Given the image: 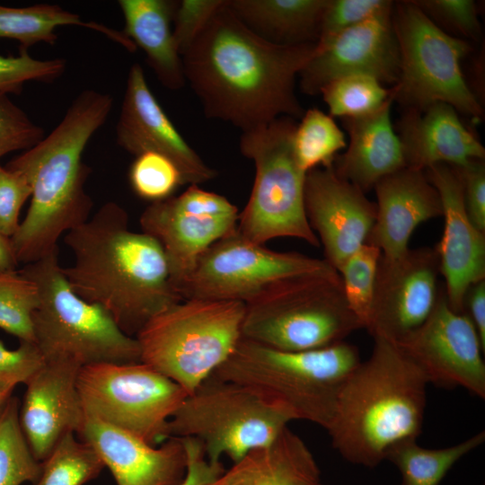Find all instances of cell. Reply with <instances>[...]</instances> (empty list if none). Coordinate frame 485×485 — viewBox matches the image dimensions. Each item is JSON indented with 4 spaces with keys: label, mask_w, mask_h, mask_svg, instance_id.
Listing matches in <instances>:
<instances>
[{
    "label": "cell",
    "mask_w": 485,
    "mask_h": 485,
    "mask_svg": "<svg viewBox=\"0 0 485 485\" xmlns=\"http://www.w3.org/2000/svg\"><path fill=\"white\" fill-rule=\"evenodd\" d=\"M330 268L324 259L274 251L242 238L236 231L207 249L177 290L182 300L244 304L278 280Z\"/></svg>",
    "instance_id": "13"
},
{
    "label": "cell",
    "mask_w": 485,
    "mask_h": 485,
    "mask_svg": "<svg viewBox=\"0 0 485 485\" xmlns=\"http://www.w3.org/2000/svg\"><path fill=\"white\" fill-rule=\"evenodd\" d=\"M18 265L11 239L0 234V272L16 270Z\"/></svg>",
    "instance_id": "49"
},
{
    "label": "cell",
    "mask_w": 485,
    "mask_h": 485,
    "mask_svg": "<svg viewBox=\"0 0 485 485\" xmlns=\"http://www.w3.org/2000/svg\"><path fill=\"white\" fill-rule=\"evenodd\" d=\"M322 100L333 117L354 118L380 108L390 97L389 88L373 76L362 74L336 78L321 90Z\"/></svg>",
    "instance_id": "34"
},
{
    "label": "cell",
    "mask_w": 485,
    "mask_h": 485,
    "mask_svg": "<svg viewBox=\"0 0 485 485\" xmlns=\"http://www.w3.org/2000/svg\"><path fill=\"white\" fill-rule=\"evenodd\" d=\"M225 0H181L172 20V33L181 56Z\"/></svg>",
    "instance_id": "42"
},
{
    "label": "cell",
    "mask_w": 485,
    "mask_h": 485,
    "mask_svg": "<svg viewBox=\"0 0 485 485\" xmlns=\"http://www.w3.org/2000/svg\"><path fill=\"white\" fill-rule=\"evenodd\" d=\"M112 107L110 94L82 91L47 137L6 163L24 176L31 189L27 214L11 238L19 264L58 251L60 237L91 216L93 200L85 190L91 169L83 154Z\"/></svg>",
    "instance_id": "3"
},
{
    "label": "cell",
    "mask_w": 485,
    "mask_h": 485,
    "mask_svg": "<svg viewBox=\"0 0 485 485\" xmlns=\"http://www.w3.org/2000/svg\"><path fill=\"white\" fill-rule=\"evenodd\" d=\"M439 274L435 248H409L395 259L381 256L366 327L370 335L398 342L422 325L438 300Z\"/></svg>",
    "instance_id": "15"
},
{
    "label": "cell",
    "mask_w": 485,
    "mask_h": 485,
    "mask_svg": "<svg viewBox=\"0 0 485 485\" xmlns=\"http://www.w3.org/2000/svg\"><path fill=\"white\" fill-rule=\"evenodd\" d=\"M68 432L41 463V473L34 485H84L95 479L105 467L100 455L87 442Z\"/></svg>",
    "instance_id": "32"
},
{
    "label": "cell",
    "mask_w": 485,
    "mask_h": 485,
    "mask_svg": "<svg viewBox=\"0 0 485 485\" xmlns=\"http://www.w3.org/2000/svg\"><path fill=\"white\" fill-rule=\"evenodd\" d=\"M118 4L124 17L122 32L145 52L159 82L169 90L183 88L182 60L172 33L178 1L119 0Z\"/></svg>",
    "instance_id": "27"
},
{
    "label": "cell",
    "mask_w": 485,
    "mask_h": 485,
    "mask_svg": "<svg viewBox=\"0 0 485 485\" xmlns=\"http://www.w3.org/2000/svg\"><path fill=\"white\" fill-rule=\"evenodd\" d=\"M244 304L182 300L151 318L136 335L140 361L188 394L224 364L242 339Z\"/></svg>",
    "instance_id": "9"
},
{
    "label": "cell",
    "mask_w": 485,
    "mask_h": 485,
    "mask_svg": "<svg viewBox=\"0 0 485 485\" xmlns=\"http://www.w3.org/2000/svg\"><path fill=\"white\" fill-rule=\"evenodd\" d=\"M424 172L442 203L444 231L435 249L445 282V295L454 312L463 313L467 290L485 279V233L477 229L467 216L457 168L440 163Z\"/></svg>",
    "instance_id": "19"
},
{
    "label": "cell",
    "mask_w": 485,
    "mask_h": 485,
    "mask_svg": "<svg viewBox=\"0 0 485 485\" xmlns=\"http://www.w3.org/2000/svg\"><path fill=\"white\" fill-rule=\"evenodd\" d=\"M381 256L379 248L366 242L338 270L347 304L365 329L370 317Z\"/></svg>",
    "instance_id": "36"
},
{
    "label": "cell",
    "mask_w": 485,
    "mask_h": 485,
    "mask_svg": "<svg viewBox=\"0 0 485 485\" xmlns=\"http://www.w3.org/2000/svg\"><path fill=\"white\" fill-rule=\"evenodd\" d=\"M394 343L416 363L428 384L462 387L485 398V348L470 318L449 306L444 291L425 322Z\"/></svg>",
    "instance_id": "14"
},
{
    "label": "cell",
    "mask_w": 485,
    "mask_h": 485,
    "mask_svg": "<svg viewBox=\"0 0 485 485\" xmlns=\"http://www.w3.org/2000/svg\"><path fill=\"white\" fill-rule=\"evenodd\" d=\"M374 189L376 217L366 242L385 259L405 253L414 230L443 215L439 194L424 171L404 167L379 180Z\"/></svg>",
    "instance_id": "22"
},
{
    "label": "cell",
    "mask_w": 485,
    "mask_h": 485,
    "mask_svg": "<svg viewBox=\"0 0 485 485\" xmlns=\"http://www.w3.org/2000/svg\"><path fill=\"white\" fill-rule=\"evenodd\" d=\"M61 26H81L105 34L123 46L130 47L122 31L102 24L87 22L76 13L57 4H38L26 7H8L0 4V38L16 40L22 49L38 43L53 45L57 40V30Z\"/></svg>",
    "instance_id": "29"
},
{
    "label": "cell",
    "mask_w": 485,
    "mask_h": 485,
    "mask_svg": "<svg viewBox=\"0 0 485 485\" xmlns=\"http://www.w3.org/2000/svg\"><path fill=\"white\" fill-rule=\"evenodd\" d=\"M484 441V430L458 444L438 449L424 448L418 445L417 439H409L392 446L385 460L399 470L400 485H439L458 461Z\"/></svg>",
    "instance_id": "30"
},
{
    "label": "cell",
    "mask_w": 485,
    "mask_h": 485,
    "mask_svg": "<svg viewBox=\"0 0 485 485\" xmlns=\"http://www.w3.org/2000/svg\"><path fill=\"white\" fill-rule=\"evenodd\" d=\"M316 44L280 46L249 30L228 0L181 55L186 80L208 119L242 132L279 117L301 119L295 80L316 52Z\"/></svg>",
    "instance_id": "1"
},
{
    "label": "cell",
    "mask_w": 485,
    "mask_h": 485,
    "mask_svg": "<svg viewBox=\"0 0 485 485\" xmlns=\"http://www.w3.org/2000/svg\"><path fill=\"white\" fill-rule=\"evenodd\" d=\"M139 223L142 232L162 246L172 283L178 292V287L192 272L207 249L236 232L238 218L188 213L178 208L171 197L147 206Z\"/></svg>",
    "instance_id": "24"
},
{
    "label": "cell",
    "mask_w": 485,
    "mask_h": 485,
    "mask_svg": "<svg viewBox=\"0 0 485 485\" xmlns=\"http://www.w3.org/2000/svg\"><path fill=\"white\" fill-rule=\"evenodd\" d=\"M40 291L33 314L34 343L45 361H66L80 367L100 363L140 362L139 345L100 306L71 288L58 251L19 270Z\"/></svg>",
    "instance_id": "7"
},
{
    "label": "cell",
    "mask_w": 485,
    "mask_h": 485,
    "mask_svg": "<svg viewBox=\"0 0 485 485\" xmlns=\"http://www.w3.org/2000/svg\"><path fill=\"white\" fill-rule=\"evenodd\" d=\"M128 181L134 193L150 204L170 198L185 184L176 164L154 152L135 156L128 171Z\"/></svg>",
    "instance_id": "37"
},
{
    "label": "cell",
    "mask_w": 485,
    "mask_h": 485,
    "mask_svg": "<svg viewBox=\"0 0 485 485\" xmlns=\"http://www.w3.org/2000/svg\"><path fill=\"white\" fill-rule=\"evenodd\" d=\"M207 485H323L304 440L288 427L269 445L249 452Z\"/></svg>",
    "instance_id": "26"
},
{
    "label": "cell",
    "mask_w": 485,
    "mask_h": 485,
    "mask_svg": "<svg viewBox=\"0 0 485 485\" xmlns=\"http://www.w3.org/2000/svg\"><path fill=\"white\" fill-rule=\"evenodd\" d=\"M361 361L358 348L345 341L285 351L242 338L213 375L259 389L289 407L297 419L326 428L344 383Z\"/></svg>",
    "instance_id": "6"
},
{
    "label": "cell",
    "mask_w": 485,
    "mask_h": 485,
    "mask_svg": "<svg viewBox=\"0 0 485 485\" xmlns=\"http://www.w3.org/2000/svg\"><path fill=\"white\" fill-rule=\"evenodd\" d=\"M77 390L87 416L151 445L163 443L167 423L188 393L143 363H100L80 368Z\"/></svg>",
    "instance_id": "12"
},
{
    "label": "cell",
    "mask_w": 485,
    "mask_h": 485,
    "mask_svg": "<svg viewBox=\"0 0 485 485\" xmlns=\"http://www.w3.org/2000/svg\"><path fill=\"white\" fill-rule=\"evenodd\" d=\"M387 0H329L324 12L317 46H322L344 31L390 7Z\"/></svg>",
    "instance_id": "41"
},
{
    "label": "cell",
    "mask_w": 485,
    "mask_h": 485,
    "mask_svg": "<svg viewBox=\"0 0 485 485\" xmlns=\"http://www.w3.org/2000/svg\"><path fill=\"white\" fill-rule=\"evenodd\" d=\"M462 179L463 197L467 216L473 225L485 233V163L474 161L466 167H456Z\"/></svg>",
    "instance_id": "46"
},
{
    "label": "cell",
    "mask_w": 485,
    "mask_h": 485,
    "mask_svg": "<svg viewBox=\"0 0 485 485\" xmlns=\"http://www.w3.org/2000/svg\"><path fill=\"white\" fill-rule=\"evenodd\" d=\"M463 313L470 318L485 348V279L473 284L467 290Z\"/></svg>",
    "instance_id": "48"
},
{
    "label": "cell",
    "mask_w": 485,
    "mask_h": 485,
    "mask_svg": "<svg viewBox=\"0 0 485 485\" xmlns=\"http://www.w3.org/2000/svg\"><path fill=\"white\" fill-rule=\"evenodd\" d=\"M370 357L344 383L325 428L348 462L375 468L395 445L422 431L428 382L394 342L372 336Z\"/></svg>",
    "instance_id": "4"
},
{
    "label": "cell",
    "mask_w": 485,
    "mask_h": 485,
    "mask_svg": "<svg viewBox=\"0 0 485 485\" xmlns=\"http://www.w3.org/2000/svg\"><path fill=\"white\" fill-rule=\"evenodd\" d=\"M394 4V2H393ZM393 4L322 46L299 74L301 91L319 94L331 81L367 75L393 86L400 75V50L392 23Z\"/></svg>",
    "instance_id": "16"
},
{
    "label": "cell",
    "mask_w": 485,
    "mask_h": 485,
    "mask_svg": "<svg viewBox=\"0 0 485 485\" xmlns=\"http://www.w3.org/2000/svg\"><path fill=\"white\" fill-rule=\"evenodd\" d=\"M406 167L425 171L436 164L466 167L485 159L479 138L451 105L436 102L424 110H404L397 123Z\"/></svg>",
    "instance_id": "23"
},
{
    "label": "cell",
    "mask_w": 485,
    "mask_h": 485,
    "mask_svg": "<svg viewBox=\"0 0 485 485\" xmlns=\"http://www.w3.org/2000/svg\"><path fill=\"white\" fill-rule=\"evenodd\" d=\"M363 326L349 309L333 268L278 280L244 303L242 338L302 351L344 341Z\"/></svg>",
    "instance_id": "5"
},
{
    "label": "cell",
    "mask_w": 485,
    "mask_h": 485,
    "mask_svg": "<svg viewBox=\"0 0 485 485\" xmlns=\"http://www.w3.org/2000/svg\"><path fill=\"white\" fill-rule=\"evenodd\" d=\"M44 137L43 128L8 94L0 93V158L14 151H26Z\"/></svg>",
    "instance_id": "40"
},
{
    "label": "cell",
    "mask_w": 485,
    "mask_h": 485,
    "mask_svg": "<svg viewBox=\"0 0 485 485\" xmlns=\"http://www.w3.org/2000/svg\"><path fill=\"white\" fill-rule=\"evenodd\" d=\"M292 146L298 167L307 173L318 167L331 166L347 142L344 132L331 115L312 108L304 111L296 124Z\"/></svg>",
    "instance_id": "31"
},
{
    "label": "cell",
    "mask_w": 485,
    "mask_h": 485,
    "mask_svg": "<svg viewBox=\"0 0 485 485\" xmlns=\"http://www.w3.org/2000/svg\"><path fill=\"white\" fill-rule=\"evenodd\" d=\"M187 454V472L177 485H207L225 472L222 462L210 463L201 444L190 437L181 438Z\"/></svg>",
    "instance_id": "47"
},
{
    "label": "cell",
    "mask_w": 485,
    "mask_h": 485,
    "mask_svg": "<svg viewBox=\"0 0 485 485\" xmlns=\"http://www.w3.org/2000/svg\"><path fill=\"white\" fill-rule=\"evenodd\" d=\"M44 362L34 342L20 341L18 348L9 349L0 340V378L15 385L26 384Z\"/></svg>",
    "instance_id": "44"
},
{
    "label": "cell",
    "mask_w": 485,
    "mask_h": 485,
    "mask_svg": "<svg viewBox=\"0 0 485 485\" xmlns=\"http://www.w3.org/2000/svg\"><path fill=\"white\" fill-rule=\"evenodd\" d=\"M392 103L390 95L371 113L341 119L349 142L346 151L336 156L332 167L340 178L365 193L382 178L406 167L401 143L392 122Z\"/></svg>",
    "instance_id": "25"
},
{
    "label": "cell",
    "mask_w": 485,
    "mask_h": 485,
    "mask_svg": "<svg viewBox=\"0 0 485 485\" xmlns=\"http://www.w3.org/2000/svg\"><path fill=\"white\" fill-rule=\"evenodd\" d=\"M80 366L45 361L29 379L20 424L32 454L42 463L68 432L78 433L84 410L77 390Z\"/></svg>",
    "instance_id": "20"
},
{
    "label": "cell",
    "mask_w": 485,
    "mask_h": 485,
    "mask_svg": "<svg viewBox=\"0 0 485 485\" xmlns=\"http://www.w3.org/2000/svg\"><path fill=\"white\" fill-rule=\"evenodd\" d=\"M172 198L178 208L188 213L207 217H239L237 207L225 197L207 191L199 185H190L183 193Z\"/></svg>",
    "instance_id": "45"
},
{
    "label": "cell",
    "mask_w": 485,
    "mask_h": 485,
    "mask_svg": "<svg viewBox=\"0 0 485 485\" xmlns=\"http://www.w3.org/2000/svg\"><path fill=\"white\" fill-rule=\"evenodd\" d=\"M118 145L137 156L154 152L171 159L185 184L199 185L216 177L180 134L153 94L138 63L131 66L116 125Z\"/></svg>",
    "instance_id": "18"
},
{
    "label": "cell",
    "mask_w": 485,
    "mask_h": 485,
    "mask_svg": "<svg viewBox=\"0 0 485 485\" xmlns=\"http://www.w3.org/2000/svg\"><path fill=\"white\" fill-rule=\"evenodd\" d=\"M296 119L279 117L258 128L242 132V154L253 162L255 177L251 193L239 213L237 233L263 244L278 237H293L319 247L304 210V172L293 152Z\"/></svg>",
    "instance_id": "10"
},
{
    "label": "cell",
    "mask_w": 485,
    "mask_h": 485,
    "mask_svg": "<svg viewBox=\"0 0 485 485\" xmlns=\"http://www.w3.org/2000/svg\"><path fill=\"white\" fill-rule=\"evenodd\" d=\"M445 32L463 40H479L481 25L472 0H411Z\"/></svg>",
    "instance_id": "39"
},
{
    "label": "cell",
    "mask_w": 485,
    "mask_h": 485,
    "mask_svg": "<svg viewBox=\"0 0 485 485\" xmlns=\"http://www.w3.org/2000/svg\"><path fill=\"white\" fill-rule=\"evenodd\" d=\"M392 23L400 50L399 78L389 88L393 102L416 110L445 102L481 120V103L461 68L470 43L445 32L411 0L393 4Z\"/></svg>",
    "instance_id": "11"
},
{
    "label": "cell",
    "mask_w": 485,
    "mask_h": 485,
    "mask_svg": "<svg viewBox=\"0 0 485 485\" xmlns=\"http://www.w3.org/2000/svg\"><path fill=\"white\" fill-rule=\"evenodd\" d=\"M77 434L94 448L117 485H177L186 475L187 454L181 438L155 446L87 415Z\"/></svg>",
    "instance_id": "21"
},
{
    "label": "cell",
    "mask_w": 485,
    "mask_h": 485,
    "mask_svg": "<svg viewBox=\"0 0 485 485\" xmlns=\"http://www.w3.org/2000/svg\"><path fill=\"white\" fill-rule=\"evenodd\" d=\"M15 386L16 385L13 383L0 378V414L11 398V394Z\"/></svg>",
    "instance_id": "50"
},
{
    "label": "cell",
    "mask_w": 485,
    "mask_h": 485,
    "mask_svg": "<svg viewBox=\"0 0 485 485\" xmlns=\"http://www.w3.org/2000/svg\"><path fill=\"white\" fill-rule=\"evenodd\" d=\"M41 471L20 424L19 401L11 397L0 414V485L34 483Z\"/></svg>",
    "instance_id": "33"
},
{
    "label": "cell",
    "mask_w": 485,
    "mask_h": 485,
    "mask_svg": "<svg viewBox=\"0 0 485 485\" xmlns=\"http://www.w3.org/2000/svg\"><path fill=\"white\" fill-rule=\"evenodd\" d=\"M31 189L20 172L0 164V234L11 239L17 232L21 210Z\"/></svg>",
    "instance_id": "43"
},
{
    "label": "cell",
    "mask_w": 485,
    "mask_h": 485,
    "mask_svg": "<svg viewBox=\"0 0 485 485\" xmlns=\"http://www.w3.org/2000/svg\"><path fill=\"white\" fill-rule=\"evenodd\" d=\"M40 304V291L19 270L0 272V329L19 339L34 342L33 314Z\"/></svg>",
    "instance_id": "35"
},
{
    "label": "cell",
    "mask_w": 485,
    "mask_h": 485,
    "mask_svg": "<svg viewBox=\"0 0 485 485\" xmlns=\"http://www.w3.org/2000/svg\"><path fill=\"white\" fill-rule=\"evenodd\" d=\"M295 419L289 407L266 392L212 375L182 401L165 438H194L210 463L223 455L235 463L271 444Z\"/></svg>",
    "instance_id": "8"
},
{
    "label": "cell",
    "mask_w": 485,
    "mask_h": 485,
    "mask_svg": "<svg viewBox=\"0 0 485 485\" xmlns=\"http://www.w3.org/2000/svg\"><path fill=\"white\" fill-rule=\"evenodd\" d=\"M64 242L74 257L63 268L71 288L105 310L128 336L136 337L151 318L182 301L162 246L130 230L128 212L114 201L68 231Z\"/></svg>",
    "instance_id": "2"
},
{
    "label": "cell",
    "mask_w": 485,
    "mask_h": 485,
    "mask_svg": "<svg viewBox=\"0 0 485 485\" xmlns=\"http://www.w3.org/2000/svg\"><path fill=\"white\" fill-rule=\"evenodd\" d=\"M63 58L37 59L27 49H20L17 56L0 55V93L18 94L31 81L50 83L66 70Z\"/></svg>",
    "instance_id": "38"
},
{
    "label": "cell",
    "mask_w": 485,
    "mask_h": 485,
    "mask_svg": "<svg viewBox=\"0 0 485 485\" xmlns=\"http://www.w3.org/2000/svg\"><path fill=\"white\" fill-rule=\"evenodd\" d=\"M304 210L322 243L325 260L337 271L366 242L376 217V204L332 165L309 171L304 180Z\"/></svg>",
    "instance_id": "17"
},
{
    "label": "cell",
    "mask_w": 485,
    "mask_h": 485,
    "mask_svg": "<svg viewBox=\"0 0 485 485\" xmlns=\"http://www.w3.org/2000/svg\"><path fill=\"white\" fill-rule=\"evenodd\" d=\"M329 0H228L237 18L264 40L280 46L315 44Z\"/></svg>",
    "instance_id": "28"
}]
</instances>
